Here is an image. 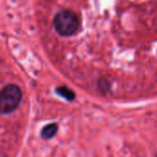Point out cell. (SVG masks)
Wrapping results in <instances>:
<instances>
[{"instance_id": "obj_1", "label": "cell", "mask_w": 157, "mask_h": 157, "mask_svg": "<svg viewBox=\"0 0 157 157\" xmlns=\"http://www.w3.org/2000/svg\"><path fill=\"white\" fill-rule=\"evenodd\" d=\"M22 98V93L15 84L7 85L0 92V114H10L16 110Z\"/></svg>"}, {"instance_id": "obj_2", "label": "cell", "mask_w": 157, "mask_h": 157, "mask_svg": "<svg viewBox=\"0 0 157 157\" xmlns=\"http://www.w3.org/2000/svg\"><path fill=\"white\" fill-rule=\"evenodd\" d=\"M54 26L60 35L70 36L78 30V18L71 10H62L56 15Z\"/></svg>"}, {"instance_id": "obj_3", "label": "cell", "mask_w": 157, "mask_h": 157, "mask_svg": "<svg viewBox=\"0 0 157 157\" xmlns=\"http://www.w3.org/2000/svg\"><path fill=\"white\" fill-rule=\"evenodd\" d=\"M57 132V125L55 123L46 125L41 132V136L45 139V140H50L52 139Z\"/></svg>"}, {"instance_id": "obj_4", "label": "cell", "mask_w": 157, "mask_h": 157, "mask_svg": "<svg viewBox=\"0 0 157 157\" xmlns=\"http://www.w3.org/2000/svg\"><path fill=\"white\" fill-rule=\"evenodd\" d=\"M56 92L59 95H61L62 97H64L65 99L68 100V101H72L75 99V93L73 91H71L70 89H68L67 87H58L56 89Z\"/></svg>"}]
</instances>
